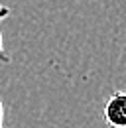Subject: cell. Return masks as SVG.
Returning <instances> with one entry per match:
<instances>
[{"label": "cell", "mask_w": 126, "mask_h": 128, "mask_svg": "<svg viewBox=\"0 0 126 128\" xmlns=\"http://www.w3.org/2000/svg\"><path fill=\"white\" fill-rule=\"evenodd\" d=\"M8 16H10V8H8L4 2H0V22L6 20ZM10 61H12V57L4 51V46H2V34H0V63H10Z\"/></svg>", "instance_id": "obj_2"}, {"label": "cell", "mask_w": 126, "mask_h": 128, "mask_svg": "<svg viewBox=\"0 0 126 128\" xmlns=\"http://www.w3.org/2000/svg\"><path fill=\"white\" fill-rule=\"evenodd\" d=\"M102 116L106 128H126V91H114L106 98Z\"/></svg>", "instance_id": "obj_1"}, {"label": "cell", "mask_w": 126, "mask_h": 128, "mask_svg": "<svg viewBox=\"0 0 126 128\" xmlns=\"http://www.w3.org/2000/svg\"><path fill=\"white\" fill-rule=\"evenodd\" d=\"M0 128H6L4 126V102L0 98Z\"/></svg>", "instance_id": "obj_3"}]
</instances>
